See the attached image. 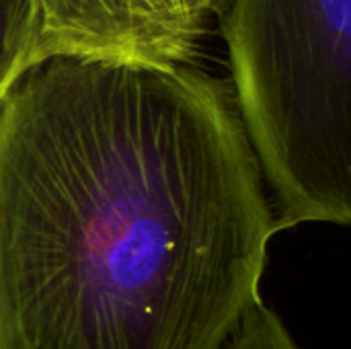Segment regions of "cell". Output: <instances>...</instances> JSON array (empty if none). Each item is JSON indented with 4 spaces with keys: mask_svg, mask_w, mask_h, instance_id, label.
I'll return each mask as SVG.
<instances>
[{
    "mask_svg": "<svg viewBox=\"0 0 351 349\" xmlns=\"http://www.w3.org/2000/svg\"><path fill=\"white\" fill-rule=\"evenodd\" d=\"M230 78L56 56L0 101V349H224L276 230Z\"/></svg>",
    "mask_w": 351,
    "mask_h": 349,
    "instance_id": "1",
    "label": "cell"
},
{
    "mask_svg": "<svg viewBox=\"0 0 351 349\" xmlns=\"http://www.w3.org/2000/svg\"><path fill=\"white\" fill-rule=\"evenodd\" d=\"M220 25L276 230L351 226V0H230Z\"/></svg>",
    "mask_w": 351,
    "mask_h": 349,
    "instance_id": "2",
    "label": "cell"
},
{
    "mask_svg": "<svg viewBox=\"0 0 351 349\" xmlns=\"http://www.w3.org/2000/svg\"><path fill=\"white\" fill-rule=\"evenodd\" d=\"M33 2V64L56 56L144 66L193 64L212 16L206 0Z\"/></svg>",
    "mask_w": 351,
    "mask_h": 349,
    "instance_id": "3",
    "label": "cell"
},
{
    "mask_svg": "<svg viewBox=\"0 0 351 349\" xmlns=\"http://www.w3.org/2000/svg\"><path fill=\"white\" fill-rule=\"evenodd\" d=\"M35 2L0 0V101L19 76L33 66Z\"/></svg>",
    "mask_w": 351,
    "mask_h": 349,
    "instance_id": "4",
    "label": "cell"
},
{
    "mask_svg": "<svg viewBox=\"0 0 351 349\" xmlns=\"http://www.w3.org/2000/svg\"><path fill=\"white\" fill-rule=\"evenodd\" d=\"M224 349H300L282 319L263 302L255 306Z\"/></svg>",
    "mask_w": 351,
    "mask_h": 349,
    "instance_id": "5",
    "label": "cell"
},
{
    "mask_svg": "<svg viewBox=\"0 0 351 349\" xmlns=\"http://www.w3.org/2000/svg\"><path fill=\"white\" fill-rule=\"evenodd\" d=\"M208 2V6H210V10H212V14H216V16H222L224 14V10L228 8V4H230V0H206Z\"/></svg>",
    "mask_w": 351,
    "mask_h": 349,
    "instance_id": "6",
    "label": "cell"
}]
</instances>
